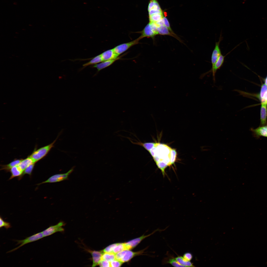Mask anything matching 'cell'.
Listing matches in <instances>:
<instances>
[{"instance_id": "7a4b0ae2", "label": "cell", "mask_w": 267, "mask_h": 267, "mask_svg": "<svg viewBox=\"0 0 267 267\" xmlns=\"http://www.w3.org/2000/svg\"><path fill=\"white\" fill-rule=\"evenodd\" d=\"M59 135L52 143L34 151L29 156L35 163L42 159L47 154L51 149L53 147L54 144L58 139Z\"/></svg>"}, {"instance_id": "cb8c5ba5", "label": "cell", "mask_w": 267, "mask_h": 267, "mask_svg": "<svg viewBox=\"0 0 267 267\" xmlns=\"http://www.w3.org/2000/svg\"><path fill=\"white\" fill-rule=\"evenodd\" d=\"M135 143V144L142 146L145 149L149 152L155 146L156 143L154 142H145L142 143L140 142H137Z\"/></svg>"}, {"instance_id": "6da1fadb", "label": "cell", "mask_w": 267, "mask_h": 267, "mask_svg": "<svg viewBox=\"0 0 267 267\" xmlns=\"http://www.w3.org/2000/svg\"><path fill=\"white\" fill-rule=\"evenodd\" d=\"M156 152L155 156L159 158V162L162 161L165 163L168 166H171L169 155L171 148L166 145L159 143H156Z\"/></svg>"}, {"instance_id": "f1b7e54d", "label": "cell", "mask_w": 267, "mask_h": 267, "mask_svg": "<svg viewBox=\"0 0 267 267\" xmlns=\"http://www.w3.org/2000/svg\"><path fill=\"white\" fill-rule=\"evenodd\" d=\"M167 263L171 264L174 267H183L177 261L175 258L173 257L169 258Z\"/></svg>"}, {"instance_id": "5bb4252c", "label": "cell", "mask_w": 267, "mask_h": 267, "mask_svg": "<svg viewBox=\"0 0 267 267\" xmlns=\"http://www.w3.org/2000/svg\"><path fill=\"white\" fill-rule=\"evenodd\" d=\"M101 55L103 61L115 59L119 56L115 52L113 48L104 51Z\"/></svg>"}, {"instance_id": "8fae6325", "label": "cell", "mask_w": 267, "mask_h": 267, "mask_svg": "<svg viewBox=\"0 0 267 267\" xmlns=\"http://www.w3.org/2000/svg\"><path fill=\"white\" fill-rule=\"evenodd\" d=\"M223 37L221 34L218 42H216L215 46L213 50L211 56V62L213 67L217 60L220 56L222 54L220 44L222 39Z\"/></svg>"}, {"instance_id": "d4e9b609", "label": "cell", "mask_w": 267, "mask_h": 267, "mask_svg": "<svg viewBox=\"0 0 267 267\" xmlns=\"http://www.w3.org/2000/svg\"><path fill=\"white\" fill-rule=\"evenodd\" d=\"M35 163L32 164L27 167L23 171L21 175L18 177L19 180L25 174H27L31 176L34 167Z\"/></svg>"}, {"instance_id": "836d02e7", "label": "cell", "mask_w": 267, "mask_h": 267, "mask_svg": "<svg viewBox=\"0 0 267 267\" xmlns=\"http://www.w3.org/2000/svg\"><path fill=\"white\" fill-rule=\"evenodd\" d=\"M163 19L164 25L168 28L172 33L174 34H176L172 29L169 22L167 18L165 17H163Z\"/></svg>"}, {"instance_id": "3957f363", "label": "cell", "mask_w": 267, "mask_h": 267, "mask_svg": "<svg viewBox=\"0 0 267 267\" xmlns=\"http://www.w3.org/2000/svg\"><path fill=\"white\" fill-rule=\"evenodd\" d=\"M157 27V26L155 23L149 22L142 30L138 33L141 34L140 37L142 39L147 37L151 38L154 40L155 37L158 35Z\"/></svg>"}, {"instance_id": "9c48e42d", "label": "cell", "mask_w": 267, "mask_h": 267, "mask_svg": "<svg viewBox=\"0 0 267 267\" xmlns=\"http://www.w3.org/2000/svg\"><path fill=\"white\" fill-rule=\"evenodd\" d=\"M159 230L157 229L153 231L152 233L145 235H143L141 236L131 240L127 242L124 243L127 250H130L136 247L142 240L151 235L153 234Z\"/></svg>"}, {"instance_id": "1f68e13d", "label": "cell", "mask_w": 267, "mask_h": 267, "mask_svg": "<svg viewBox=\"0 0 267 267\" xmlns=\"http://www.w3.org/2000/svg\"><path fill=\"white\" fill-rule=\"evenodd\" d=\"M4 227L6 229H8L11 227V224L9 222L4 221L2 218L0 217V228Z\"/></svg>"}, {"instance_id": "ab89813d", "label": "cell", "mask_w": 267, "mask_h": 267, "mask_svg": "<svg viewBox=\"0 0 267 267\" xmlns=\"http://www.w3.org/2000/svg\"><path fill=\"white\" fill-rule=\"evenodd\" d=\"M156 0H150L148 6V10L149 11L151 10L154 5Z\"/></svg>"}, {"instance_id": "ba28073f", "label": "cell", "mask_w": 267, "mask_h": 267, "mask_svg": "<svg viewBox=\"0 0 267 267\" xmlns=\"http://www.w3.org/2000/svg\"><path fill=\"white\" fill-rule=\"evenodd\" d=\"M65 225L64 222L61 221L56 224L51 226L42 232L44 237L50 235L58 232H63L64 230L63 226Z\"/></svg>"}, {"instance_id": "e0dca14e", "label": "cell", "mask_w": 267, "mask_h": 267, "mask_svg": "<svg viewBox=\"0 0 267 267\" xmlns=\"http://www.w3.org/2000/svg\"><path fill=\"white\" fill-rule=\"evenodd\" d=\"M267 104L261 103L260 111V125L267 124Z\"/></svg>"}, {"instance_id": "f546056e", "label": "cell", "mask_w": 267, "mask_h": 267, "mask_svg": "<svg viewBox=\"0 0 267 267\" xmlns=\"http://www.w3.org/2000/svg\"><path fill=\"white\" fill-rule=\"evenodd\" d=\"M267 91V86L265 84H263L261 86V90L258 95V97L261 101L263 99L264 94Z\"/></svg>"}, {"instance_id": "7c38bea8", "label": "cell", "mask_w": 267, "mask_h": 267, "mask_svg": "<svg viewBox=\"0 0 267 267\" xmlns=\"http://www.w3.org/2000/svg\"><path fill=\"white\" fill-rule=\"evenodd\" d=\"M87 251L92 256V267H94L99 265L101 260L103 252L102 251H98L92 250L89 249L85 248Z\"/></svg>"}, {"instance_id": "4fadbf2b", "label": "cell", "mask_w": 267, "mask_h": 267, "mask_svg": "<svg viewBox=\"0 0 267 267\" xmlns=\"http://www.w3.org/2000/svg\"><path fill=\"white\" fill-rule=\"evenodd\" d=\"M156 30L158 35L171 36L176 38L180 42H182L180 38L176 34H174L172 33L164 25L157 26Z\"/></svg>"}, {"instance_id": "5b68a950", "label": "cell", "mask_w": 267, "mask_h": 267, "mask_svg": "<svg viewBox=\"0 0 267 267\" xmlns=\"http://www.w3.org/2000/svg\"><path fill=\"white\" fill-rule=\"evenodd\" d=\"M44 237L42 232H41L27 237L24 240H16L17 242V245L20 244V245L7 252L9 253L14 251L25 244L38 240Z\"/></svg>"}, {"instance_id": "603a6c76", "label": "cell", "mask_w": 267, "mask_h": 267, "mask_svg": "<svg viewBox=\"0 0 267 267\" xmlns=\"http://www.w3.org/2000/svg\"><path fill=\"white\" fill-rule=\"evenodd\" d=\"M116 259L115 254L112 252H103L101 260L107 261L110 262Z\"/></svg>"}, {"instance_id": "b9f144b4", "label": "cell", "mask_w": 267, "mask_h": 267, "mask_svg": "<svg viewBox=\"0 0 267 267\" xmlns=\"http://www.w3.org/2000/svg\"><path fill=\"white\" fill-rule=\"evenodd\" d=\"M265 84L267 86V75L265 79Z\"/></svg>"}, {"instance_id": "7402d4cb", "label": "cell", "mask_w": 267, "mask_h": 267, "mask_svg": "<svg viewBox=\"0 0 267 267\" xmlns=\"http://www.w3.org/2000/svg\"><path fill=\"white\" fill-rule=\"evenodd\" d=\"M177 261L183 267H194L193 264L190 261L185 260L181 256H178L175 258Z\"/></svg>"}, {"instance_id": "9a60e30c", "label": "cell", "mask_w": 267, "mask_h": 267, "mask_svg": "<svg viewBox=\"0 0 267 267\" xmlns=\"http://www.w3.org/2000/svg\"><path fill=\"white\" fill-rule=\"evenodd\" d=\"M143 251H144L143 250L134 252L129 250H126L124 256L120 261L123 263L128 262L134 257L141 254Z\"/></svg>"}, {"instance_id": "83f0119b", "label": "cell", "mask_w": 267, "mask_h": 267, "mask_svg": "<svg viewBox=\"0 0 267 267\" xmlns=\"http://www.w3.org/2000/svg\"><path fill=\"white\" fill-rule=\"evenodd\" d=\"M127 250L124 243H118L114 248L112 253L116 254L120 252Z\"/></svg>"}, {"instance_id": "484cf974", "label": "cell", "mask_w": 267, "mask_h": 267, "mask_svg": "<svg viewBox=\"0 0 267 267\" xmlns=\"http://www.w3.org/2000/svg\"><path fill=\"white\" fill-rule=\"evenodd\" d=\"M163 14H156L149 16L150 22L156 23L163 19Z\"/></svg>"}, {"instance_id": "d6a6232c", "label": "cell", "mask_w": 267, "mask_h": 267, "mask_svg": "<svg viewBox=\"0 0 267 267\" xmlns=\"http://www.w3.org/2000/svg\"><path fill=\"white\" fill-rule=\"evenodd\" d=\"M123 263L120 260L115 259L110 262V267H120Z\"/></svg>"}, {"instance_id": "ffe728a7", "label": "cell", "mask_w": 267, "mask_h": 267, "mask_svg": "<svg viewBox=\"0 0 267 267\" xmlns=\"http://www.w3.org/2000/svg\"><path fill=\"white\" fill-rule=\"evenodd\" d=\"M10 172L11 173V175L9 179H11L16 177H19L21 175L23 172V171L20 169L18 165L13 167L11 169Z\"/></svg>"}, {"instance_id": "60d3db41", "label": "cell", "mask_w": 267, "mask_h": 267, "mask_svg": "<svg viewBox=\"0 0 267 267\" xmlns=\"http://www.w3.org/2000/svg\"><path fill=\"white\" fill-rule=\"evenodd\" d=\"M261 103L267 104V91L265 92L263 98L261 101Z\"/></svg>"}, {"instance_id": "d590c367", "label": "cell", "mask_w": 267, "mask_h": 267, "mask_svg": "<svg viewBox=\"0 0 267 267\" xmlns=\"http://www.w3.org/2000/svg\"><path fill=\"white\" fill-rule=\"evenodd\" d=\"M99 265L100 267H110V262L106 260H101Z\"/></svg>"}, {"instance_id": "4dcf8cb0", "label": "cell", "mask_w": 267, "mask_h": 267, "mask_svg": "<svg viewBox=\"0 0 267 267\" xmlns=\"http://www.w3.org/2000/svg\"><path fill=\"white\" fill-rule=\"evenodd\" d=\"M117 244L118 243H116L111 244L105 248L102 251L104 252H112L114 248Z\"/></svg>"}, {"instance_id": "52a82bcc", "label": "cell", "mask_w": 267, "mask_h": 267, "mask_svg": "<svg viewBox=\"0 0 267 267\" xmlns=\"http://www.w3.org/2000/svg\"><path fill=\"white\" fill-rule=\"evenodd\" d=\"M229 52L226 55H223L221 54L218 58L214 66L212 67L211 68L209 71L202 74L200 77L202 78L205 75L209 73H212L214 82H215V75L218 69H219L222 65L224 60L225 57L229 53Z\"/></svg>"}, {"instance_id": "8d00e7d4", "label": "cell", "mask_w": 267, "mask_h": 267, "mask_svg": "<svg viewBox=\"0 0 267 267\" xmlns=\"http://www.w3.org/2000/svg\"><path fill=\"white\" fill-rule=\"evenodd\" d=\"M183 257L185 260L187 261H190L193 258V256L192 254L189 252L184 253Z\"/></svg>"}, {"instance_id": "2e32d148", "label": "cell", "mask_w": 267, "mask_h": 267, "mask_svg": "<svg viewBox=\"0 0 267 267\" xmlns=\"http://www.w3.org/2000/svg\"><path fill=\"white\" fill-rule=\"evenodd\" d=\"M120 58V57H119L115 59L103 61L102 62L94 65L93 67L96 68L97 70V72H98L102 69L109 66Z\"/></svg>"}, {"instance_id": "ac0fdd59", "label": "cell", "mask_w": 267, "mask_h": 267, "mask_svg": "<svg viewBox=\"0 0 267 267\" xmlns=\"http://www.w3.org/2000/svg\"><path fill=\"white\" fill-rule=\"evenodd\" d=\"M33 163H35L33 160L29 156L26 158L22 159L18 166L23 172L28 166Z\"/></svg>"}, {"instance_id": "277c9868", "label": "cell", "mask_w": 267, "mask_h": 267, "mask_svg": "<svg viewBox=\"0 0 267 267\" xmlns=\"http://www.w3.org/2000/svg\"><path fill=\"white\" fill-rule=\"evenodd\" d=\"M73 167L67 172L63 174H57L54 175L46 180L37 184V185L46 183H53L58 182L67 180L68 177L74 170Z\"/></svg>"}, {"instance_id": "f35d334b", "label": "cell", "mask_w": 267, "mask_h": 267, "mask_svg": "<svg viewBox=\"0 0 267 267\" xmlns=\"http://www.w3.org/2000/svg\"><path fill=\"white\" fill-rule=\"evenodd\" d=\"M156 148L155 145L154 147L149 151V152L153 157L155 156L156 154Z\"/></svg>"}, {"instance_id": "e575fe53", "label": "cell", "mask_w": 267, "mask_h": 267, "mask_svg": "<svg viewBox=\"0 0 267 267\" xmlns=\"http://www.w3.org/2000/svg\"><path fill=\"white\" fill-rule=\"evenodd\" d=\"M126 250L122 251L116 254H115L116 259L120 261L124 256Z\"/></svg>"}, {"instance_id": "30bf717a", "label": "cell", "mask_w": 267, "mask_h": 267, "mask_svg": "<svg viewBox=\"0 0 267 267\" xmlns=\"http://www.w3.org/2000/svg\"><path fill=\"white\" fill-rule=\"evenodd\" d=\"M253 136L257 139L261 137H267V124L260 125L256 129L251 128L250 129Z\"/></svg>"}, {"instance_id": "44dd1931", "label": "cell", "mask_w": 267, "mask_h": 267, "mask_svg": "<svg viewBox=\"0 0 267 267\" xmlns=\"http://www.w3.org/2000/svg\"><path fill=\"white\" fill-rule=\"evenodd\" d=\"M103 61V60L100 54L94 57L89 62L84 64L83 66V67L84 68L89 65H94L99 63Z\"/></svg>"}, {"instance_id": "4316f807", "label": "cell", "mask_w": 267, "mask_h": 267, "mask_svg": "<svg viewBox=\"0 0 267 267\" xmlns=\"http://www.w3.org/2000/svg\"><path fill=\"white\" fill-rule=\"evenodd\" d=\"M177 155V152L176 149L171 148L169 155V158L171 165L174 164L176 161Z\"/></svg>"}, {"instance_id": "d6986e66", "label": "cell", "mask_w": 267, "mask_h": 267, "mask_svg": "<svg viewBox=\"0 0 267 267\" xmlns=\"http://www.w3.org/2000/svg\"><path fill=\"white\" fill-rule=\"evenodd\" d=\"M22 159H15L8 164L2 165L1 166L0 170H4L6 172H9L13 167L18 165Z\"/></svg>"}, {"instance_id": "8992f818", "label": "cell", "mask_w": 267, "mask_h": 267, "mask_svg": "<svg viewBox=\"0 0 267 267\" xmlns=\"http://www.w3.org/2000/svg\"><path fill=\"white\" fill-rule=\"evenodd\" d=\"M141 39H142L139 36L133 41L119 44L113 49L116 53L119 56L131 47L138 44L139 41Z\"/></svg>"}, {"instance_id": "74e56055", "label": "cell", "mask_w": 267, "mask_h": 267, "mask_svg": "<svg viewBox=\"0 0 267 267\" xmlns=\"http://www.w3.org/2000/svg\"><path fill=\"white\" fill-rule=\"evenodd\" d=\"M156 14H162V10H159L152 9L149 11V16Z\"/></svg>"}]
</instances>
